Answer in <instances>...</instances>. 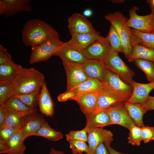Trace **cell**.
<instances>
[{
	"label": "cell",
	"mask_w": 154,
	"mask_h": 154,
	"mask_svg": "<svg viewBox=\"0 0 154 154\" xmlns=\"http://www.w3.org/2000/svg\"><path fill=\"white\" fill-rule=\"evenodd\" d=\"M23 121V117L19 116L7 110V116L4 125L0 129L6 127H11L21 131Z\"/></svg>",
	"instance_id": "33"
},
{
	"label": "cell",
	"mask_w": 154,
	"mask_h": 154,
	"mask_svg": "<svg viewBox=\"0 0 154 154\" xmlns=\"http://www.w3.org/2000/svg\"><path fill=\"white\" fill-rule=\"evenodd\" d=\"M153 34H154V27L153 30Z\"/></svg>",
	"instance_id": "51"
},
{
	"label": "cell",
	"mask_w": 154,
	"mask_h": 154,
	"mask_svg": "<svg viewBox=\"0 0 154 154\" xmlns=\"http://www.w3.org/2000/svg\"><path fill=\"white\" fill-rule=\"evenodd\" d=\"M103 88V82L97 79L89 77L86 81L78 86L60 94L57 98L59 102H63L70 100L79 94L99 91Z\"/></svg>",
	"instance_id": "10"
},
{
	"label": "cell",
	"mask_w": 154,
	"mask_h": 154,
	"mask_svg": "<svg viewBox=\"0 0 154 154\" xmlns=\"http://www.w3.org/2000/svg\"><path fill=\"white\" fill-rule=\"evenodd\" d=\"M17 70L10 65L7 64H0V83L7 82Z\"/></svg>",
	"instance_id": "36"
},
{
	"label": "cell",
	"mask_w": 154,
	"mask_h": 154,
	"mask_svg": "<svg viewBox=\"0 0 154 154\" xmlns=\"http://www.w3.org/2000/svg\"><path fill=\"white\" fill-rule=\"evenodd\" d=\"M103 89L127 101L131 96L133 88L123 82L117 75L106 68L104 73Z\"/></svg>",
	"instance_id": "5"
},
{
	"label": "cell",
	"mask_w": 154,
	"mask_h": 154,
	"mask_svg": "<svg viewBox=\"0 0 154 154\" xmlns=\"http://www.w3.org/2000/svg\"><path fill=\"white\" fill-rule=\"evenodd\" d=\"M88 154H93L95 150L101 143L110 145L113 140V135L110 131L103 128H92L88 131Z\"/></svg>",
	"instance_id": "12"
},
{
	"label": "cell",
	"mask_w": 154,
	"mask_h": 154,
	"mask_svg": "<svg viewBox=\"0 0 154 154\" xmlns=\"http://www.w3.org/2000/svg\"><path fill=\"white\" fill-rule=\"evenodd\" d=\"M30 0H0V14L5 17L24 12H30L32 8Z\"/></svg>",
	"instance_id": "13"
},
{
	"label": "cell",
	"mask_w": 154,
	"mask_h": 154,
	"mask_svg": "<svg viewBox=\"0 0 154 154\" xmlns=\"http://www.w3.org/2000/svg\"><path fill=\"white\" fill-rule=\"evenodd\" d=\"M54 55L59 57L62 61L82 64L88 59L80 50L66 44L65 42Z\"/></svg>",
	"instance_id": "17"
},
{
	"label": "cell",
	"mask_w": 154,
	"mask_h": 154,
	"mask_svg": "<svg viewBox=\"0 0 154 154\" xmlns=\"http://www.w3.org/2000/svg\"><path fill=\"white\" fill-rule=\"evenodd\" d=\"M70 147L72 151V154H83L85 152L88 154V146L86 142L74 140L69 142Z\"/></svg>",
	"instance_id": "38"
},
{
	"label": "cell",
	"mask_w": 154,
	"mask_h": 154,
	"mask_svg": "<svg viewBox=\"0 0 154 154\" xmlns=\"http://www.w3.org/2000/svg\"><path fill=\"white\" fill-rule=\"evenodd\" d=\"M86 124L85 128L87 130L94 128H103L112 125L111 119L107 109L94 111L85 114Z\"/></svg>",
	"instance_id": "16"
},
{
	"label": "cell",
	"mask_w": 154,
	"mask_h": 154,
	"mask_svg": "<svg viewBox=\"0 0 154 154\" xmlns=\"http://www.w3.org/2000/svg\"><path fill=\"white\" fill-rule=\"evenodd\" d=\"M141 104L147 112L150 110H154V96L149 95L145 101Z\"/></svg>",
	"instance_id": "42"
},
{
	"label": "cell",
	"mask_w": 154,
	"mask_h": 154,
	"mask_svg": "<svg viewBox=\"0 0 154 154\" xmlns=\"http://www.w3.org/2000/svg\"><path fill=\"white\" fill-rule=\"evenodd\" d=\"M124 106L130 117L137 125L140 128L145 126L143 117L147 111L143 104L140 103L131 104L125 102Z\"/></svg>",
	"instance_id": "25"
},
{
	"label": "cell",
	"mask_w": 154,
	"mask_h": 154,
	"mask_svg": "<svg viewBox=\"0 0 154 154\" xmlns=\"http://www.w3.org/2000/svg\"><path fill=\"white\" fill-rule=\"evenodd\" d=\"M62 62L67 77L66 91L78 86L88 78L81 63Z\"/></svg>",
	"instance_id": "9"
},
{
	"label": "cell",
	"mask_w": 154,
	"mask_h": 154,
	"mask_svg": "<svg viewBox=\"0 0 154 154\" xmlns=\"http://www.w3.org/2000/svg\"><path fill=\"white\" fill-rule=\"evenodd\" d=\"M81 64L88 77L104 82L106 68L104 62L95 60L88 59Z\"/></svg>",
	"instance_id": "21"
},
{
	"label": "cell",
	"mask_w": 154,
	"mask_h": 154,
	"mask_svg": "<svg viewBox=\"0 0 154 154\" xmlns=\"http://www.w3.org/2000/svg\"><path fill=\"white\" fill-rule=\"evenodd\" d=\"M149 4L151 12L154 13V0H148L147 1Z\"/></svg>",
	"instance_id": "49"
},
{
	"label": "cell",
	"mask_w": 154,
	"mask_h": 154,
	"mask_svg": "<svg viewBox=\"0 0 154 154\" xmlns=\"http://www.w3.org/2000/svg\"><path fill=\"white\" fill-rule=\"evenodd\" d=\"M88 59L104 62L112 51L108 36H101L85 49L80 50Z\"/></svg>",
	"instance_id": "7"
},
{
	"label": "cell",
	"mask_w": 154,
	"mask_h": 154,
	"mask_svg": "<svg viewBox=\"0 0 154 154\" xmlns=\"http://www.w3.org/2000/svg\"><path fill=\"white\" fill-rule=\"evenodd\" d=\"M68 27L71 36L91 33L96 31L91 23L80 13L73 14L68 18Z\"/></svg>",
	"instance_id": "14"
},
{
	"label": "cell",
	"mask_w": 154,
	"mask_h": 154,
	"mask_svg": "<svg viewBox=\"0 0 154 154\" xmlns=\"http://www.w3.org/2000/svg\"><path fill=\"white\" fill-rule=\"evenodd\" d=\"M103 143H100L96 148L93 154H110Z\"/></svg>",
	"instance_id": "44"
},
{
	"label": "cell",
	"mask_w": 154,
	"mask_h": 154,
	"mask_svg": "<svg viewBox=\"0 0 154 154\" xmlns=\"http://www.w3.org/2000/svg\"><path fill=\"white\" fill-rule=\"evenodd\" d=\"M101 36L98 31L71 35V38L65 44L80 50L86 48Z\"/></svg>",
	"instance_id": "20"
},
{
	"label": "cell",
	"mask_w": 154,
	"mask_h": 154,
	"mask_svg": "<svg viewBox=\"0 0 154 154\" xmlns=\"http://www.w3.org/2000/svg\"><path fill=\"white\" fill-rule=\"evenodd\" d=\"M40 91L24 94L13 95L18 98L28 107L33 110H37L36 107L38 104Z\"/></svg>",
	"instance_id": "31"
},
{
	"label": "cell",
	"mask_w": 154,
	"mask_h": 154,
	"mask_svg": "<svg viewBox=\"0 0 154 154\" xmlns=\"http://www.w3.org/2000/svg\"><path fill=\"white\" fill-rule=\"evenodd\" d=\"M7 64L18 70L21 66L15 63L13 60L10 54L6 49L0 45V64Z\"/></svg>",
	"instance_id": "39"
},
{
	"label": "cell",
	"mask_w": 154,
	"mask_h": 154,
	"mask_svg": "<svg viewBox=\"0 0 154 154\" xmlns=\"http://www.w3.org/2000/svg\"><path fill=\"white\" fill-rule=\"evenodd\" d=\"M31 136H37L44 137L48 140L57 141L63 137V134L59 131H57L52 128L47 121H45L39 129Z\"/></svg>",
	"instance_id": "28"
},
{
	"label": "cell",
	"mask_w": 154,
	"mask_h": 154,
	"mask_svg": "<svg viewBox=\"0 0 154 154\" xmlns=\"http://www.w3.org/2000/svg\"><path fill=\"white\" fill-rule=\"evenodd\" d=\"M137 59H142L154 62V50L140 44L132 47L131 54L128 59L129 62H134Z\"/></svg>",
	"instance_id": "26"
},
{
	"label": "cell",
	"mask_w": 154,
	"mask_h": 154,
	"mask_svg": "<svg viewBox=\"0 0 154 154\" xmlns=\"http://www.w3.org/2000/svg\"><path fill=\"white\" fill-rule=\"evenodd\" d=\"M66 136V140L68 142L74 140L88 141L87 131L85 128L80 130H71Z\"/></svg>",
	"instance_id": "37"
},
{
	"label": "cell",
	"mask_w": 154,
	"mask_h": 154,
	"mask_svg": "<svg viewBox=\"0 0 154 154\" xmlns=\"http://www.w3.org/2000/svg\"><path fill=\"white\" fill-rule=\"evenodd\" d=\"M112 2L114 3H118L123 2V0H112Z\"/></svg>",
	"instance_id": "50"
},
{
	"label": "cell",
	"mask_w": 154,
	"mask_h": 154,
	"mask_svg": "<svg viewBox=\"0 0 154 154\" xmlns=\"http://www.w3.org/2000/svg\"><path fill=\"white\" fill-rule=\"evenodd\" d=\"M110 154H124L118 152L112 148L110 145L104 144Z\"/></svg>",
	"instance_id": "46"
},
{
	"label": "cell",
	"mask_w": 154,
	"mask_h": 154,
	"mask_svg": "<svg viewBox=\"0 0 154 154\" xmlns=\"http://www.w3.org/2000/svg\"><path fill=\"white\" fill-rule=\"evenodd\" d=\"M9 149L8 142L0 140V153L7 154Z\"/></svg>",
	"instance_id": "45"
},
{
	"label": "cell",
	"mask_w": 154,
	"mask_h": 154,
	"mask_svg": "<svg viewBox=\"0 0 154 154\" xmlns=\"http://www.w3.org/2000/svg\"><path fill=\"white\" fill-rule=\"evenodd\" d=\"M139 10L134 6L129 11V18L127 22L130 28L145 33H153L154 27V13L144 16L138 15L136 11Z\"/></svg>",
	"instance_id": "8"
},
{
	"label": "cell",
	"mask_w": 154,
	"mask_h": 154,
	"mask_svg": "<svg viewBox=\"0 0 154 154\" xmlns=\"http://www.w3.org/2000/svg\"><path fill=\"white\" fill-rule=\"evenodd\" d=\"M45 121L44 119L37 112L23 117L21 131L24 139H25L37 131Z\"/></svg>",
	"instance_id": "19"
},
{
	"label": "cell",
	"mask_w": 154,
	"mask_h": 154,
	"mask_svg": "<svg viewBox=\"0 0 154 154\" xmlns=\"http://www.w3.org/2000/svg\"><path fill=\"white\" fill-rule=\"evenodd\" d=\"M20 130L11 127H6L0 129V140L8 142L11 136Z\"/></svg>",
	"instance_id": "40"
},
{
	"label": "cell",
	"mask_w": 154,
	"mask_h": 154,
	"mask_svg": "<svg viewBox=\"0 0 154 154\" xmlns=\"http://www.w3.org/2000/svg\"><path fill=\"white\" fill-rule=\"evenodd\" d=\"M14 89L9 83H0V105H4L13 95Z\"/></svg>",
	"instance_id": "34"
},
{
	"label": "cell",
	"mask_w": 154,
	"mask_h": 154,
	"mask_svg": "<svg viewBox=\"0 0 154 154\" xmlns=\"http://www.w3.org/2000/svg\"><path fill=\"white\" fill-rule=\"evenodd\" d=\"M107 36L111 46V51L123 53V48L121 39L115 28L111 25Z\"/></svg>",
	"instance_id": "32"
},
{
	"label": "cell",
	"mask_w": 154,
	"mask_h": 154,
	"mask_svg": "<svg viewBox=\"0 0 154 154\" xmlns=\"http://www.w3.org/2000/svg\"><path fill=\"white\" fill-rule=\"evenodd\" d=\"M23 42L27 46H36L52 38L60 36L51 26L38 19H30L24 25L21 31Z\"/></svg>",
	"instance_id": "2"
},
{
	"label": "cell",
	"mask_w": 154,
	"mask_h": 154,
	"mask_svg": "<svg viewBox=\"0 0 154 154\" xmlns=\"http://www.w3.org/2000/svg\"><path fill=\"white\" fill-rule=\"evenodd\" d=\"M4 105L7 110L22 117L37 112V110H33L29 108L13 95Z\"/></svg>",
	"instance_id": "23"
},
{
	"label": "cell",
	"mask_w": 154,
	"mask_h": 154,
	"mask_svg": "<svg viewBox=\"0 0 154 154\" xmlns=\"http://www.w3.org/2000/svg\"><path fill=\"white\" fill-rule=\"evenodd\" d=\"M48 154H65L62 151H58L56 150L54 148L50 149Z\"/></svg>",
	"instance_id": "47"
},
{
	"label": "cell",
	"mask_w": 154,
	"mask_h": 154,
	"mask_svg": "<svg viewBox=\"0 0 154 154\" xmlns=\"http://www.w3.org/2000/svg\"><path fill=\"white\" fill-rule=\"evenodd\" d=\"M128 142L132 145L139 146L142 140L141 128L135 125L129 130Z\"/></svg>",
	"instance_id": "35"
},
{
	"label": "cell",
	"mask_w": 154,
	"mask_h": 154,
	"mask_svg": "<svg viewBox=\"0 0 154 154\" xmlns=\"http://www.w3.org/2000/svg\"><path fill=\"white\" fill-rule=\"evenodd\" d=\"M38 105L42 114L52 117L54 113V104L50 96L45 81L41 88L39 96Z\"/></svg>",
	"instance_id": "22"
},
{
	"label": "cell",
	"mask_w": 154,
	"mask_h": 154,
	"mask_svg": "<svg viewBox=\"0 0 154 154\" xmlns=\"http://www.w3.org/2000/svg\"><path fill=\"white\" fill-rule=\"evenodd\" d=\"M142 140L144 143L149 142L151 140H154V127L148 126L141 128Z\"/></svg>",
	"instance_id": "41"
},
{
	"label": "cell",
	"mask_w": 154,
	"mask_h": 154,
	"mask_svg": "<svg viewBox=\"0 0 154 154\" xmlns=\"http://www.w3.org/2000/svg\"><path fill=\"white\" fill-rule=\"evenodd\" d=\"M21 131L15 133L8 142L9 149L7 154H24L26 147Z\"/></svg>",
	"instance_id": "27"
},
{
	"label": "cell",
	"mask_w": 154,
	"mask_h": 154,
	"mask_svg": "<svg viewBox=\"0 0 154 154\" xmlns=\"http://www.w3.org/2000/svg\"><path fill=\"white\" fill-rule=\"evenodd\" d=\"M125 102H121L107 109L112 124H117L129 130L137 125L130 117L124 106Z\"/></svg>",
	"instance_id": "11"
},
{
	"label": "cell",
	"mask_w": 154,
	"mask_h": 154,
	"mask_svg": "<svg viewBox=\"0 0 154 154\" xmlns=\"http://www.w3.org/2000/svg\"><path fill=\"white\" fill-rule=\"evenodd\" d=\"M60 36L49 38L40 44L32 47L29 60L30 64H33L49 59L64 43Z\"/></svg>",
	"instance_id": "4"
},
{
	"label": "cell",
	"mask_w": 154,
	"mask_h": 154,
	"mask_svg": "<svg viewBox=\"0 0 154 154\" xmlns=\"http://www.w3.org/2000/svg\"><path fill=\"white\" fill-rule=\"evenodd\" d=\"M102 90L80 94L70 100L76 102L80 110L85 115L95 110L98 98Z\"/></svg>",
	"instance_id": "15"
},
{
	"label": "cell",
	"mask_w": 154,
	"mask_h": 154,
	"mask_svg": "<svg viewBox=\"0 0 154 154\" xmlns=\"http://www.w3.org/2000/svg\"><path fill=\"white\" fill-rule=\"evenodd\" d=\"M132 94L126 102L131 104L142 103L146 100L150 92L154 89V82L143 84L133 80Z\"/></svg>",
	"instance_id": "18"
},
{
	"label": "cell",
	"mask_w": 154,
	"mask_h": 154,
	"mask_svg": "<svg viewBox=\"0 0 154 154\" xmlns=\"http://www.w3.org/2000/svg\"><path fill=\"white\" fill-rule=\"evenodd\" d=\"M44 82V76L37 70L33 67L27 68L21 66L6 82L13 87L14 95L40 91Z\"/></svg>",
	"instance_id": "1"
},
{
	"label": "cell",
	"mask_w": 154,
	"mask_h": 154,
	"mask_svg": "<svg viewBox=\"0 0 154 154\" xmlns=\"http://www.w3.org/2000/svg\"><path fill=\"white\" fill-rule=\"evenodd\" d=\"M104 62L107 69L117 75L125 83L131 86L135 73L121 59L118 53L111 51Z\"/></svg>",
	"instance_id": "6"
},
{
	"label": "cell",
	"mask_w": 154,
	"mask_h": 154,
	"mask_svg": "<svg viewBox=\"0 0 154 154\" xmlns=\"http://www.w3.org/2000/svg\"><path fill=\"white\" fill-rule=\"evenodd\" d=\"M7 110L4 105H0V128L2 127L6 119Z\"/></svg>",
	"instance_id": "43"
},
{
	"label": "cell",
	"mask_w": 154,
	"mask_h": 154,
	"mask_svg": "<svg viewBox=\"0 0 154 154\" xmlns=\"http://www.w3.org/2000/svg\"><path fill=\"white\" fill-rule=\"evenodd\" d=\"M104 17L110 22L117 32L123 46V54L128 59L131 54L134 39L131 29L127 24L128 19L119 12L109 13L106 15Z\"/></svg>",
	"instance_id": "3"
},
{
	"label": "cell",
	"mask_w": 154,
	"mask_h": 154,
	"mask_svg": "<svg viewBox=\"0 0 154 154\" xmlns=\"http://www.w3.org/2000/svg\"><path fill=\"white\" fill-rule=\"evenodd\" d=\"M123 99L102 89L99 95L96 109L98 111L108 109L121 102Z\"/></svg>",
	"instance_id": "24"
},
{
	"label": "cell",
	"mask_w": 154,
	"mask_h": 154,
	"mask_svg": "<svg viewBox=\"0 0 154 154\" xmlns=\"http://www.w3.org/2000/svg\"><path fill=\"white\" fill-rule=\"evenodd\" d=\"M92 11L91 10L89 9H87L84 11L83 14L84 17H89L92 15Z\"/></svg>",
	"instance_id": "48"
},
{
	"label": "cell",
	"mask_w": 154,
	"mask_h": 154,
	"mask_svg": "<svg viewBox=\"0 0 154 154\" xmlns=\"http://www.w3.org/2000/svg\"><path fill=\"white\" fill-rule=\"evenodd\" d=\"M134 62L137 68L144 72L149 82H154V62L142 59H137Z\"/></svg>",
	"instance_id": "30"
},
{
	"label": "cell",
	"mask_w": 154,
	"mask_h": 154,
	"mask_svg": "<svg viewBox=\"0 0 154 154\" xmlns=\"http://www.w3.org/2000/svg\"><path fill=\"white\" fill-rule=\"evenodd\" d=\"M132 33L135 37L137 44L154 50V34L145 33L131 29Z\"/></svg>",
	"instance_id": "29"
}]
</instances>
